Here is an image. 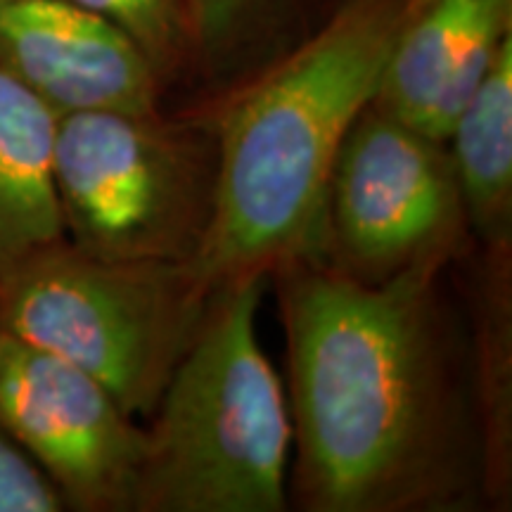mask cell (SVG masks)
<instances>
[{
    "mask_svg": "<svg viewBox=\"0 0 512 512\" xmlns=\"http://www.w3.org/2000/svg\"><path fill=\"white\" fill-rule=\"evenodd\" d=\"M465 223L444 140L370 102L342 140L325 195L323 242L337 271L380 283L427 261L446 264Z\"/></svg>",
    "mask_w": 512,
    "mask_h": 512,
    "instance_id": "6",
    "label": "cell"
},
{
    "mask_svg": "<svg viewBox=\"0 0 512 512\" xmlns=\"http://www.w3.org/2000/svg\"><path fill=\"white\" fill-rule=\"evenodd\" d=\"M441 261L380 280L280 266L299 501L313 512L446 510L470 489L437 304Z\"/></svg>",
    "mask_w": 512,
    "mask_h": 512,
    "instance_id": "1",
    "label": "cell"
},
{
    "mask_svg": "<svg viewBox=\"0 0 512 512\" xmlns=\"http://www.w3.org/2000/svg\"><path fill=\"white\" fill-rule=\"evenodd\" d=\"M0 425L67 510H136L145 430L91 375L0 330Z\"/></svg>",
    "mask_w": 512,
    "mask_h": 512,
    "instance_id": "7",
    "label": "cell"
},
{
    "mask_svg": "<svg viewBox=\"0 0 512 512\" xmlns=\"http://www.w3.org/2000/svg\"><path fill=\"white\" fill-rule=\"evenodd\" d=\"M214 292L192 261H105L62 240L0 278V330L150 418Z\"/></svg>",
    "mask_w": 512,
    "mask_h": 512,
    "instance_id": "4",
    "label": "cell"
},
{
    "mask_svg": "<svg viewBox=\"0 0 512 512\" xmlns=\"http://www.w3.org/2000/svg\"><path fill=\"white\" fill-rule=\"evenodd\" d=\"M408 0H344L309 41L235 93L216 124V181L192 266L211 287L309 259L332 164L380 88Z\"/></svg>",
    "mask_w": 512,
    "mask_h": 512,
    "instance_id": "2",
    "label": "cell"
},
{
    "mask_svg": "<svg viewBox=\"0 0 512 512\" xmlns=\"http://www.w3.org/2000/svg\"><path fill=\"white\" fill-rule=\"evenodd\" d=\"M0 69L57 114H157L162 81L145 55L74 0H0Z\"/></svg>",
    "mask_w": 512,
    "mask_h": 512,
    "instance_id": "8",
    "label": "cell"
},
{
    "mask_svg": "<svg viewBox=\"0 0 512 512\" xmlns=\"http://www.w3.org/2000/svg\"><path fill=\"white\" fill-rule=\"evenodd\" d=\"M67 503L41 465L0 425V512H64Z\"/></svg>",
    "mask_w": 512,
    "mask_h": 512,
    "instance_id": "14",
    "label": "cell"
},
{
    "mask_svg": "<svg viewBox=\"0 0 512 512\" xmlns=\"http://www.w3.org/2000/svg\"><path fill=\"white\" fill-rule=\"evenodd\" d=\"M264 275L216 287L145 430L138 512L287 508L292 420L256 330Z\"/></svg>",
    "mask_w": 512,
    "mask_h": 512,
    "instance_id": "3",
    "label": "cell"
},
{
    "mask_svg": "<svg viewBox=\"0 0 512 512\" xmlns=\"http://www.w3.org/2000/svg\"><path fill=\"white\" fill-rule=\"evenodd\" d=\"M216 143L157 114H60L53 185L64 240L105 261H192L207 233Z\"/></svg>",
    "mask_w": 512,
    "mask_h": 512,
    "instance_id": "5",
    "label": "cell"
},
{
    "mask_svg": "<svg viewBox=\"0 0 512 512\" xmlns=\"http://www.w3.org/2000/svg\"><path fill=\"white\" fill-rule=\"evenodd\" d=\"M448 140L465 219L491 252L510 249L512 226V36L505 38L489 72ZM446 140V143H448Z\"/></svg>",
    "mask_w": 512,
    "mask_h": 512,
    "instance_id": "11",
    "label": "cell"
},
{
    "mask_svg": "<svg viewBox=\"0 0 512 512\" xmlns=\"http://www.w3.org/2000/svg\"><path fill=\"white\" fill-rule=\"evenodd\" d=\"M117 27L136 46L159 81L195 55L188 0H74Z\"/></svg>",
    "mask_w": 512,
    "mask_h": 512,
    "instance_id": "12",
    "label": "cell"
},
{
    "mask_svg": "<svg viewBox=\"0 0 512 512\" xmlns=\"http://www.w3.org/2000/svg\"><path fill=\"white\" fill-rule=\"evenodd\" d=\"M273 0H188L195 55L211 64L233 55Z\"/></svg>",
    "mask_w": 512,
    "mask_h": 512,
    "instance_id": "13",
    "label": "cell"
},
{
    "mask_svg": "<svg viewBox=\"0 0 512 512\" xmlns=\"http://www.w3.org/2000/svg\"><path fill=\"white\" fill-rule=\"evenodd\" d=\"M508 36L512 0H408L373 105L446 143Z\"/></svg>",
    "mask_w": 512,
    "mask_h": 512,
    "instance_id": "9",
    "label": "cell"
},
{
    "mask_svg": "<svg viewBox=\"0 0 512 512\" xmlns=\"http://www.w3.org/2000/svg\"><path fill=\"white\" fill-rule=\"evenodd\" d=\"M57 114L0 69V278L64 240L53 185Z\"/></svg>",
    "mask_w": 512,
    "mask_h": 512,
    "instance_id": "10",
    "label": "cell"
}]
</instances>
